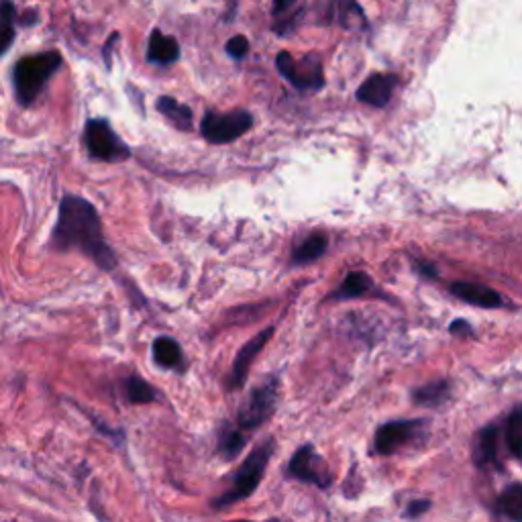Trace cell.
Listing matches in <instances>:
<instances>
[{"label": "cell", "instance_id": "30bf717a", "mask_svg": "<svg viewBox=\"0 0 522 522\" xmlns=\"http://www.w3.org/2000/svg\"><path fill=\"white\" fill-rule=\"evenodd\" d=\"M274 331H276L274 327H268L266 331H261L259 335H255L249 343H245L241 347V351L237 353V357L233 361V368H231L229 380H227V388L231 392H237L245 386V380H247V374H249L251 365H253V359L259 355L261 349L266 347V343L272 339Z\"/></svg>", "mask_w": 522, "mask_h": 522}, {"label": "cell", "instance_id": "4dcf8cb0", "mask_svg": "<svg viewBox=\"0 0 522 522\" xmlns=\"http://www.w3.org/2000/svg\"><path fill=\"white\" fill-rule=\"evenodd\" d=\"M119 39V35L115 33V35H111V39H109V43H107V47H104V62H107V66L111 68V47L115 45V41Z\"/></svg>", "mask_w": 522, "mask_h": 522}, {"label": "cell", "instance_id": "5bb4252c", "mask_svg": "<svg viewBox=\"0 0 522 522\" xmlns=\"http://www.w3.org/2000/svg\"><path fill=\"white\" fill-rule=\"evenodd\" d=\"M498 441H500V431L494 425H488L482 429L474 441V461L478 467H488L496 465L498 461Z\"/></svg>", "mask_w": 522, "mask_h": 522}, {"label": "cell", "instance_id": "e0dca14e", "mask_svg": "<svg viewBox=\"0 0 522 522\" xmlns=\"http://www.w3.org/2000/svg\"><path fill=\"white\" fill-rule=\"evenodd\" d=\"M449 396H451V384L447 380H437L427 386L416 388L412 392V402L427 408H439L449 400Z\"/></svg>", "mask_w": 522, "mask_h": 522}, {"label": "cell", "instance_id": "d4e9b609", "mask_svg": "<svg viewBox=\"0 0 522 522\" xmlns=\"http://www.w3.org/2000/svg\"><path fill=\"white\" fill-rule=\"evenodd\" d=\"M339 13H341V23L345 27H349V17H355L361 25H365V15L357 5V0H339Z\"/></svg>", "mask_w": 522, "mask_h": 522}, {"label": "cell", "instance_id": "7402d4cb", "mask_svg": "<svg viewBox=\"0 0 522 522\" xmlns=\"http://www.w3.org/2000/svg\"><path fill=\"white\" fill-rule=\"evenodd\" d=\"M504 437H506L510 455L514 459H520V449H522V410H520V406H516L506 419Z\"/></svg>", "mask_w": 522, "mask_h": 522}, {"label": "cell", "instance_id": "7c38bea8", "mask_svg": "<svg viewBox=\"0 0 522 522\" xmlns=\"http://www.w3.org/2000/svg\"><path fill=\"white\" fill-rule=\"evenodd\" d=\"M451 294L455 298L467 302V304H474V306L488 308V310L504 306L502 296L494 288L478 284V282H457V284H451Z\"/></svg>", "mask_w": 522, "mask_h": 522}, {"label": "cell", "instance_id": "cb8c5ba5", "mask_svg": "<svg viewBox=\"0 0 522 522\" xmlns=\"http://www.w3.org/2000/svg\"><path fill=\"white\" fill-rule=\"evenodd\" d=\"M245 447V437L241 431L237 429H225L219 437V451L227 457V459H233L237 457Z\"/></svg>", "mask_w": 522, "mask_h": 522}, {"label": "cell", "instance_id": "6da1fadb", "mask_svg": "<svg viewBox=\"0 0 522 522\" xmlns=\"http://www.w3.org/2000/svg\"><path fill=\"white\" fill-rule=\"evenodd\" d=\"M49 249L62 253L80 251L104 272L117 268V255L104 239L96 206L78 194L68 192L62 196L58 221L49 237Z\"/></svg>", "mask_w": 522, "mask_h": 522}, {"label": "cell", "instance_id": "44dd1931", "mask_svg": "<svg viewBox=\"0 0 522 522\" xmlns=\"http://www.w3.org/2000/svg\"><path fill=\"white\" fill-rule=\"evenodd\" d=\"M494 510L500 516H506V518L518 522L522 518V486L520 484H512L508 490H504L498 496Z\"/></svg>", "mask_w": 522, "mask_h": 522}, {"label": "cell", "instance_id": "ffe728a7", "mask_svg": "<svg viewBox=\"0 0 522 522\" xmlns=\"http://www.w3.org/2000/svg\"><path fill=\"white\" fill-rule=\"evenodd\" d=\"M374 288V282L370 280V276L365 272H351L347 274L345 282L341 284V288H337L333 292V300H349V298H359L363 294H368Z\"/></svg>", "mask_w": 522, "mask_h": 522}, {"label": "cell", "instance_id": "277c9868", "mask_svg": "<svg viewBox=\"0 0 522 522\" xmlns=\"http://www.w3.org/2000/svg\"><path fill=\"white\" fill-rule=\"evenodd\" d=\"M84 145L90 158L100 162H125L131 158L129 145L115 133L107 119H90L84 127Z\"/></svg>", "mask_w": 522, "mask_h": 522}, {"label": "cell", "instance_id": "52a82bcc", "mask_svg": "<svg viewBox=\"0 0 522 522\" xmlns=\"http://www.w3.org/2000/svg\"><path fill=\"white\" fill-rule=\"evenodd\" d=\"M278 72L298 90H321L325 86L323 66L317 56L294 60L288 51H280L276 58Z\"/></svg>", "mask_w": 522, "mask_h": 522}, {"label": "cell", "instance_id": "484cf974", "mask_svg": "<svg viewBox=\"0 0 522 522\" xmlns=\"http://www.w3.org/2000/svg\"><path fill=\"white\" fill-rule=\"evenodd\" d=\"M247 51H249V41L243 35H237L227 43V54L235 60H243L247 56Z\"/></svg>", "mask_w": 522, "mask_h": 522}, {"label": "cell", "instance_id": "9c48e42d", "mask_svg": "<svg viewBox=\"0 0 522 522\" xmlns=\"http://www.w3.org/2000/svg\"><path fill=\"white\" fill-rule=\"evenodd\" d=\"M425 421H392L378 429L374 437V449L378 455H392L416 439L425 427Z\"/></svg>", "mask_w": 522, "mask_h": 522}, {"label": "cell", "instance_id": "4fadbf2b", "mask_svg": "<svg viewBox=\"0 0 522 522\" xmlns=\"http://www.w3.org/2000/svg\"><path fill=\"white\" fill-rule=\"evenodd\" d=\"M180 58V45L174 37L164 35L160 31H153L149 37V47H147V60L151 64L160 66H170Z\"/></svg>", "mask_w": 522, "mask_h": 522}, {"label": "cell", "instance_id": "f1b7e54d", "mask_svg": "<svg viewBox=\"0 0 522 522\" xmlns=\"http://www.w3.org/2000/svg\"><path fill=\"white\" fill-rule=\"evenodd\" d=\"M37 13L35 11H27L25 15H21V17H17V25H23V27H33L35 23H37Z\"/></svg>", "mask_w": 522, "mask_h": 522}, {"label": "cell", "instance_id": "d6986e66", "mask_svg": "<svg viewBox=\"0 0 522 522\" xmlns=\"http://www.w3.org/2000/svg\"><path fill=\"white\" fill-rule=\"evenodd\" d=\"M327 237L323 233H315L310 235L308 239H304L294 251H292V264L294 266H304L310 264V261H317L319 257L325 255L327 251Z\"/></svg>", "mask_w": 522, "mask_h": 522}, {"label": "cell", "instance_id": "83f0119b", "mask_svg": "<svg viewBox=\"0 0 522 522\" xmlns=\"http://www.w3.org/2000/svg\"><path fill=\"white\" fill-rule=\"evenodd\" d=\"M449 331L453 333V335H467V337H472L474 335V329L469 327V323L467 321H453L451 323V327H449Z\"/></svg>", "mask_w": 522, "mask_h": 522}, {"label": "cell", "instance_id": "9a60e30c", "mask_svg": "<svg viewBox=\"0 0 522 522\" xmlns=\"http://www.w3.org/2000/svg\"><path fill=\"white\" fill-rule=\"evenodd\" d=\"M17 37V7L13 0H0V58L9 54Z\"/></svg>", "mask_w": 522, "mask_h": 522}, {"label": "cell", "instance_id": "ba28073f", "mask_svg": "<svg viewBox=\"0 0 522 522\" xmlns=\"http://www.w3.org/2000/svg\"><path fill=\"white\" fill-rule=\"evenodd\" d=\"M288 476L296 478L300 482L312 484V486H319L323 490H327L333 484V476L329 472L325 459L312 445H302L292 455V459L288 463Z\"/></svg>", "mask_w": 522, "mask_h": 522}, {"label": "cell", "instance_id": "8992f818", "mask_svg": "<svg viewBox=\"0 0 522 522\" xmlns=\"http://www.w3.org/2000/svg\"><path fill=\"white\" fill-rule=\"evenodd\" d=\"M278 378L270 376L264 384L253 388L249 398L245 400L241 412H239V427L241 429H257L264 425L276 410L278 400Z\"/></svg>", "mask_w": 522, "mask_h": 522}, {"label": "cell", "instance_id": "8fae6325", "mask_svg": "<svg viewBox=\"0 0 522 522\" xmlns=\"http://www.w3.org/2000/svg\"><path fill=\"white\" fill-rule=\"evenodd\" d=\"M396 84L398 78L392 74H374L357 88V100L363 104H370V107L384 109L392 98Z\"/></svg>", "mask_w": 522, "mask_h": 522}, {"label": "cell", "instance_id": "3957f363", "mask_svg": "<svg viewBox=\"0 0 522 522\" xmlns=\"http://www.w3.org/2000/svg\"><path fill=\"white\" fill-rule=\"evenodd\" d=\"M274 449H276V443H274L272 437L261 445H257L249 453L245 463L237 469V474L233 478V488L225 496L213 500V508L223 510L227 506H233L239 500L249 498L257 490L261 478H264V472H266V467L270 463V457L274 455Z\"/></svg>", "mask_w": 522, "mask_h": 522}, {"label": "cell", "instance_id": "f546056e", "mask_svg": "<svg viewBox=\"0 0 522 522\" xmlns=\"http://www.w3.org/2000/svg\"><path fill=\"white\" fill-rule=\"evenodd\" d=\"M296 0H274V13L276 15H282L286 11H290L294 7Z\"/></svg>", "mask_w": 522, "mask_h": 522}, {"label": "cell", "instance_id": "7a4b0ae2", "mask_svg": "<svg viewBox=\"0 0 522 522\" xmlns=\"http://www.w3.org/2000/svg\"><path fill=\"white\" fill-rule=\"evenodd\" d=\"M64 58L60 51H41L21 58L11 72L15 98L23 109L33 107L47 82L58 74Z\"/></svg>", "mask_w": 522, "mask_h": 522}, {"label": "cell", "instance_id": "5b68a950", "mask_svg": "<svg viewBox=\"0 0 522 522\" xmlns=\"http://www.w3.org/2000/svg\"><path fill=\"white\" fill-rule=\"evenodd\" d=\"M253 127V117L247 111H231V113H213L208 111L200 123L202 137L213 145H225L241 135H245Z\"/></svg>", "mask_w": 522, "mask_h": 522}, {"label": "cell", "instance_id": "2e32d148", "mask_svg": "<svg viewBox=\"0 0 522 522\" xmlns=\"http://www.w3.org/2000/svg\"><path fill=\"white\" fill-rule=\"evenodd\" d=\"M158 111L180 131H190L192 129V123H194V117H192V111L190 107H186V104L174 100L172 96H160L158 98Z\"/></svg>", "mask_w": 522, "mask_h": 522}, {"label": "cell", "instance_id": "4316f807", "mask_svg": "<svg viewBox=\"0 0 522 522\" xmlns=\"http://www.w3.org/2000/svg\"><path fill=\"white\" fill-rule=\"evenodd\" d=\"M429 508H431V502H429V500H414V502L408 504V508H406L404 514H406L408 518H419V516L425 514Z\"/></svg>", "mask_w": 522, "mask_h": 522}, {"label": "cell", "instance_id": "ac0fdd59", "mask_svg": "<svg viewBox=\"0 0 522 522\" xmlns=\"http://www.w3.org/2000/svg\"><path fill=\"white\" fill-rule=\"evenodd\" d=\"M151 353H153L155 363L162 365V368L178 370L180 365H182V347L172 337H158V339H155L153 347H151Z\"/></svg>", "mask_w": 522, "mask_h": 522}, {"label": "cell", "instance_id": "603a6c76", "mask_svg": "<svg viewBox=\"0 0 522 522\" xmlns=\"http://www.w3.org/2000/svg\"><path fill=\"white\" fill-rule=\"evenodd\" d=\"M125 394H127V400L131 404H149V402H153L155 398H158V392H155V388L149 382H145L143 378H139V376L127 378Z\"/></svg>", "mask_w": 522, "mask_h": 522}]
</instances>
